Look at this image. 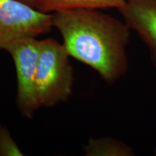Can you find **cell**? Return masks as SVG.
<instances>
[{"instance_id":"cell-1","label":"cell","mask_w":156,"mask_h":156,"mask_svg":"<svg viewBox=\"0 0 156 156\" xmlns=\"http://www.w3.org/2000/svg\"><path fill=\"white\" fill-rule=\"evenodd\" d=\"M53 25L69 56L93 68L108 84L127 73L131 29L124 22L98 9H79L54 12Z\"/></svg>"},{"instance_id":"cell-2","label":"cell","mask_w":156,"mask_h":156,"mask_svg":"<svg viewBox=\"0 0 156 156\" xmlns=\"http://www.w3.org/2000/svg\"><path fill=\"white\" fill-rule=\"evenodd\" d=\"M63 45L54 38L39 40L36 92L41 107L52 108L73 94L74 69Z\"/></svg>"},{"instance_id":"cell-3","label":"cell","mask_w":156,"mask_h":156,"mask_svg":"<svg viewBox=\"0 0 156 156\" xmlns=\"http://www.w3.org/2000/svg\"><path fill=\"white\" fill-rule=\"evenodd\" d=\"M5 51L10 54L16 70L17 108L23 117L31 119L41 107L36 92L39 40L37 38L18 39Z\"/></svg>"},{"instance_id":"cell-4","label":"cell","mask_w":156,"mask_h":156,"mask_svg":"<svg viewBox=\"0 0 156 156\" xmlns=\"http://www.w3.org/2000/svg\"><path fill=\"white\" fill-rule=\"evenodd\" d=\"M53 27V14L17 0H0V50L18 39L47 34Z\"/></svg>"},{"instance_id":"cell-5","label":"cell","mask_w":156,"mask_h":156,"mask_svg":"<svg viewBox=\"0 0 156 156\" xmlns=\"http://www.w3.org/2000/svg\"><path fill=\"white\" fill-rule=\"evenodd\" d=\"M118 9L147 47L156 71V0H126Z\"/></svg>"},{"instance_id":"cell-6","label":"cell","mask_w":156,"mask_h":156,"mask_svg":"<svg viewBox=\"0 0 156 156\" xmlns=\"http://www.w3.org/2000/svg\"><path fill=\"white\" fill-rule=\"evenodd\" d=\"M126 0H37L36 9L43 12L79 9L120 8Z\"/></svg>"},{"instance_id":"cell-7","label":"cell","mask_w":156,"mask_h":156,"mask_svg":"<svg viewBox=\"0 0 156 156\" xmlns=\"http://www.w3.org/2000/svg\"><path fill=\"white\" fill-rule=\"evenodd\" d=\"M86 156H133L131 146L112 137L90 138L83 147Z\"/></svg>"},{"instance_id":"cell-8","label":"cell","mask_w":156,"mask_h":156,"mask_svg":"<svg viewBox=\"0 0 156 156\" xmlns=\"http://www.w3.org/2000/svg\"><path fill=\"white\" fill-rule=\"evenodd\" d=\"M24 154L15 142L10 132L0 124V156H23Z\"/></svg>"},{"instance_id":"cell-9","label":"cell","mask_w":156,"mask_h":156,"mask_svg":"<svg viewBox=\"0 0 156 156\" xmlns=\"http://www.w3.org/2000/svg\"><path fill=\"white\" fill-rule=\"evenodd\" d=\"M17 1L21 2L25 4V5H28L30 7L36 8V5L37 0H17Z\"/></svg>"},{"instance_id":"cell-10","label":"cell","mask_w":156,"mask_h":156,"mask_svg":"<svg viewBox=\"0 0 156 156\" xmlns=\"http://www.w3.org/2000/svg\"><path fill=\"white\" fill-rule=\"evenodd\" d=\"M154 155H156V148L155 149V151H154Z\"/></svg>"}]
</instances>
